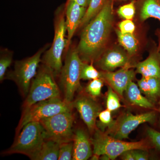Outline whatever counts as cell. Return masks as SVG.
Instances as JSON below:
<instances>
[{"mask_svg": "<svg viewBox=\"0 0 160 160\" xmlns=\"http://www.w3.org/2000/svg\"><path fill=\"white\" fill-rule=\"evenodd\" d=\"M113 15L111 0H106L101 11L82 32L77 50L84 62H93L102 56L112 27Z\"/></svg>", "mask_w": 160, "mask_h": 160, "instance_id": "6da1fadb", "label": "cell"}, {"mask_svg": "<svg viewBox=\"0 0 160 160\" xmlns=\"http://www.w3.org/2000/svg\"><path fill=\"white\" fill-rule=\"evenodd\" d=\"M55 76L52 70L45 64L39 67L23 103V110L41 101L61 98V90L55 80Z\"/></svg>", "mask_w": 160, "mask_h": 160, "instance_id": "7a4b0ae2", "label": "cell"}, {"mask_svg": "<svg viewBox=\"0 0 160 160\" xmlns=\"http://www.w3.org/2000/svg\"><path fill=\"white\" fill-rule=\"evenodd\" d=\"M47 134L39 122H31L23 127L11 147L4 152V154L20 153L27 156L32 160L39 151Z\"/></svg>", "mask_w": 160, "mask_h": 160, "instance_id": "3957f363", "label": "cell"}, {"mask_svg": "<svg viewBox=\"0 0 160 160\" xmlns=\"http://www.w3.org/2000/svg\"><path fill=\"white\" fill-rule=\"evenodd\" d=\"M91 143L93 147V154L101 156L106 155L110 159H115L123 152L134 149L148 150L149 145L146 141L136 142H124L112 137L106 132L96 128L94 132Z\"/></svg>", "mask_w": 160, "mask_h": 160, "instance_id": "277c9868", "label": "cell"}, {"mask_svg": "<svg viewBox=\"0 0 160 160\" xmlns=\"http://www.w3.org/2000/svg\"><path fill=\"white\" fill-rule=\"evenodd\" d=\"M83 63L77 49H69L59 74L63 99L66 102L72 103L76 92L81 88V72Z\"/></svg>", "mask_w": 160, "mask_h": 160, "instance_id": "5b68a950", "label": "cell"}, {"mask_svg": "<svg viewBox=\"0 0 160 160\" xmlns=\"http://www.w3.org/2000/svg\"><path fill=\"white\" fill-rule=\"evenodd\" d=\"M66 33L65 12L58 11L55 21L54 37L52 45L42 59L43 64L49 67L55 76L60 74L63 67V52L65 48H67Z\"/></svg>", "mask_w": 160, "mask_h": 160, "instance_id": "8992f818", "label": "cell"}, {"mask_svg": "<svg viewBox=\"0 0 160 160\" xmlns=\"http://www.w3.org/2000/svg\"><path fill=\"white\" fill-rule=\"evenodd\" d=\"M72 103H68L61 98H54L35 103L23 110L19 123L16 129V136L27 123L40 122L46 118L53 116L63 112L72 110Z\"/></svg>", "mask_w": 160, "mask_h": 160, "instance_id": "52a82bcc", "label": "cell"}, {"mask_svg": "<svg viewBox=\"0 0 160 160\" xmlns=\"http://www.w3.org/2000/svg\"><path fill=\"white\" fill-rule=\"evenodd\" d=\"M47 48L40 49L31 57L16 62L14 70L7 75L8 79L16 83L23 97L26 98L28 94L32 81L37 73L40 63L42 62L41 56Z\"/></svg>", "mask_w": 160, "mask_h": 160, "instance_id": "ba28073f", "label": "cell"}, {"mask_svg": "<svg viewBox=\"0 0 160 160\" xmlns=\"http://www.w3.org/2000/svg\"><path fill=\"white\" fill-rule=\"evenodd\" d=\"M74 120L72 110L43 119L39 122L46 130L47 138L61 144L73 141Z\"/></svg>", "mask_w": 160, "mask_h": 160, "instance_id": "9c48e42d", "label": "cell"}, {"mask_svg": "<svg viewBox=\"0 0 160 160\" xmlns=\"http://www.w3.org/2000/svg\"><path fill=\"white\" fill-rule=\"evenodd\" d=\"M156 118V113L153 111L139 114H132L130 112L125 113L115 121L106 133L118 139L128 138L129 134L138 126L146 122L153 124Z\"/></svg>", "mask_w": 160, "mask_h": 160, "instance_id": "30bf717a", "label": "cell"}, {"mask_svg": "<svg viewBox=\"0 0 160 160\" xmlns=\"http://www.w3.org/2000/svg\"><path fill=\"white\" fill-rule=\"evenodd\" d=\"M72 105L78 112L89 132H94L97 128V119L102 111L101 106L88 94L79 96L73 101Z\"/></svg>", "mask_w": 160, "mask_h": 160, "instance_id": "8fae6325", "label": "cell"}, {"mask_svg": "<svg viewBox=\"0 0 160 160\" xmlns=\"http://www.w3.org/2000/svg\"><path fill=\"white\" fill-rule=\"evenodd\" d=\"M130 65L122 67L115 72H101V78L105 81L118 94L123 96L129 83L135 78V73Z\"/></svg>", "mask_w": 160, "mask_h": 160, "instance_id": "7c38bea8", "label": "cell"}, {"mask_svg": "<svg viewBox=\"0 0 160 160\" xmlns=\"http://www.w3.org/2000/svg\"><path fill=\"white\" fill-rule=\"evenodd\" d=\"M87 8L80 6L74 1L68 0L65 10V18L67 29V48L72 39L86 14Z\"/></svg>", "mask_w": 160, "mask_h": 160, "instance_id": "4fadbf2b", "label": "cell"}, {"mask_svg": "<svg viewBox=\"0 0 160 160\" xmlns=\"http://www.w3.org/2000/svg\"><path fill=\"white\" fill-rule=\"evenodd\" d=\"M96 62L98 67L104 72H112L129 64L128 55L117 49L106 52Z\"/></svg>", "mask_w": 160, "mask_h": 160, "instance_id": "5bb4252c", "label": "cell"}, {"mask_svg": "<svg viewBox=\"0 0 160 160\" xmlns=\"http://www.w3.org/2000/svg\"><path fill=\"white\" fill-rule=\"evenodd\" d=\"M73 154L72 160H86L92 155L91 141L83 129L79 128L75 130L73 136Z\"/></svg>", "mask_w": 160, "mask_h": 160, "instance_id": "9a60e30c", "label": "cell"}, {"mask_svg": "<svg viewBox=\"0 0 160 160\" xmlns=\"http://www.w3.org/2000/svg\"><path fill=\"white\" fill-rule=\"evenodd\" d=\"M136 72L142 77L160 78V53L158 49L152 52L149 56L135 66Z\"/></svg>", "mask_w": 160, "mask_h": 160, "instance_id": "2e32d148", "label": "cell"}, {"mask_svg": "<svg viewBox=\"0 0 160 160\" xmlns=\"http://www.w3.org/2000/svg\"><path fill=\"white\" fill-rule=\"evenodd\" d=\"M138 85L143 94L154 104L160 100V78L142 77L138 80Z\"/></svg>", "mask_w": 160, "mask_h": 160, "instance_id": "e0dca14e", "label": "cell"}, {"mask_svg": "<svg viewBox=\"0 0 160 160\" xmlns=\"http://www.w3.org/2000/svg\"><path fill=\"white\" fill-rule=\"evenodd\" d=\"M125 93L126 99L132 105L148 109L154 108L155 104L146 97L143 96L138 86L133 81L129 83Z\"/></svg>", "mask_w": 160, "mask_h": 160, "instance_id": "ac0fdd59", "label": "cell"}, {"mask_svg": "<svg viewBox=\"0 0 160 160\" xmlns=\"http://www.w3.org/2000/svg\"><path fill=\"white\" fill-rule=\"evenodd\" d=\"M59 143L54 140L46 138L42 146L32 160H58Z\"/></svg>", "mask_w": 160, "mask_h": 160, "instance_id": "d6986e66", "label": "cell"}, {"mask_svg": "<svg viewBox=\"0 0 160 160\" xmlns=\"http://www.w3.org/2000/svg\"><path fill=\"white\" fill-rule=\"evenodd\" d=\"M160 21V0H145L140 13V19L144 21L149 18Z\"/></svg>", "mask_w": 160, "mask_h": 160, "instance_id": "ffe728a7", "label": "cell"}, {"mask_svg": "<svg viewBox=\"0 0 160 160\" xmlns=\"http://www.w3.org/2000/svg\"><path fill=\"white\" fill-rule=\"evenodd\" d=\"M118 41L129 55H132L137 51L138 42L133 33H122L119 30H116Z\"/></svg>", "mask_w": 160, "mask_h": 160, "instance_id": "44dd1931", "label": "cell"}, {"mask_svg": "<svg viewBox=\"0 0 160 160\" xmlns=\"http://www.w3.org/2000/svg\"><path fill=\"white\" fill-rule=\"evenodd\" d=\"M106 1V0H91L79 27H85L92 19L101 11Z\"/></svg>", "mask_w": 160, "mask_h": 160, "instance_id": "7402d4cb", "label": "cell"}, {"mask_svg": "<svg viewBox=\"0 0 160 160\" xmlns=\"http://www.w3.org/2000/svg\"><path fill=\"white\" fill-rule=\"evenodd\" d=\"M99 121L96 123L97 127L101 131L105 132L106 128L109 129L114 124L115 120L112 117L111 111L106 109L102 111L98 115Z\"/></svg>", "mask_w": 160, "mask_h": 160, "instance_id": "603a6c76", "label": "cell"}, {"mask_svg": "<svg viewBox=\"0 0 160 160\" xmlns=\"http://www.w3.org/2000/svg\"><path fill=\"white\" fill-rule=\"evenodd\" d=\"M99 78H101V72L98 71L92 64L84 62L81 70V80H92Z\"/></svg>", "mask_w": 160, "mask_h": 160, "instance_id": "cb8c5ba5", "label": "cell"}, {"mask_svg": "<svg viewBox=\"0 0 160 160\" xmlns=\"http://www.w3.org/2000/svg\"><path fill=\"white\" fill-rule=\"evenodd\" d=\"M122 106L118 94L110 86L108 87L106 97L107 109L112 112L117 110Z\"/></svg>", "mask_w": 160, "mask_h": 160, "instance_id": "d4e9b609", "label": "cell"}, {"mask_svg": "<svg viewBox=\"0 0 160 160\" xmlns=\"http://www.w3.org/2000/svg\"><path fill=\"white\" fill-rule=\"evenodd\" d=\"M104 85V80L101 78L92 80L86 88L87 94L92 98L100 96Z\"/></svg>", "mask_w": 160, "mask_h": 160, "instance_id": "484cf974", "label": "cell"}, {"mask_svg": "<svg viewBox=\"0 0 160 160\" xmlns=\"http://www.w3.org/2000/svg\"><path fill=\"white\" fill-rule=\"evenodd\" d=\"M73 154V141L60 144L59 152V160H72Z\"/></svg>", "mask_w": 160, "mask_h": 160, "instance_id": "4316f807", "label": "cell"}, {"mask_svg": "<svg viewBox=\"0 0 160 160\" xmlns=\"http://www.w3.org/2000/svg\"><path fill=\"white\" fill-rule=\"evenodd\" d=\"M12 54L9 52L1 54L0 58V80L2 82L5 78L7 69L12 62Z\"/></svg>", "mask_w": 160, "mask_h": 160, "instance_id": "83f0119b", "label": "cell"}, {"mask_svg": "<svg viewBox=\"0 0 160 160\" xmlns=\"http://www.w3.org/2000/svg\"><path fill=\"white\" fill-rule=\"evenodd\" d=\"M118 13L121 17L125 20H132L135 13L134 2L132 1L129 4L121 6L118 10Z\"/></svg>", "mask_w": 160, "mask_h": 160, "instance_id": "f1b7e54d", "label": "cell"}, {"mask_svg": "<svg viewBox=\"0 0 160 160\" xmlns=\"http://www.w3.org/2000/svg\"><path fill=\"white\" fill-rule=\"evenodd\" d=\"M147 132L152 146L160 151V132L149 128L147 129Z\"/></svg>", "mask_w": 160, "mask_h": 160, "instance_id": "f546056e", "label": "cell"}, {"mask_svg": "<svg viewBox=\"0 0 160 160\" xmlns=\"http://www.w3.org/2000/svg\"><path fill=\"white\" fill-rule=\"evenodd\" d=\"M120 31L123 33H133L135 30V26L131 20H125L118 25Z\"/></svg>", "mask_w": 160, "mask_h": 160, "instance_id": "4dcf8cb0", "label": "cell"}, {"mask_svg": "<svg viewBox=\"0 0 160 160\" xmlns=\"http://www.w3.org/2000/svg\"><path fill=\"white\" fill-rule=\"evenodd\" d=\"M135 160H146L149 159L148 150L142 149H134L132 150Z\"/></svg>", "mask_w": 160, "mask_h": 160, "instance_id": "1f68e13d", "label": "cell"}, {"mask_svg": "<svg viewBox=\"0 0 160 160\" xmlns=\"http://www.w3.org/2000/svg\"><path fill=\"white\" fill-rule=\"evenodd\" d=\"M120 156L122 160H135L132 150L125 152Z\"/></svg>", "mask_w": 160, "mask_h": 160, "instance_id": "d6a6232c", "label": "cell"}, {"mask_svg": "<svg viewBox=\"0 0 160 160\" xmlns=\"http://www.w3.org/2000/svg\"><path fill=\"white\" fill-rule=\"evenodd\" d=\"M77 3L80 6L88 8L91 0H72Z\"/></svg>", "mask_w": 160, "mask_h": 160, "instance_id": "836d02e7", "label": "cell"}, {"mask_svg": "<svg viewBox=\"0 0 160 160\" xmlns=\"http://www.w3.org/2000/svg\"><path fill=\"white\" fill-rule=\"evenodd\" d=\"M100 156L98 155L97 154H93L92 156L91 157V160H97L100 158Z\"/></svg>", "mask_w": 160, "mask_h": 160, "instance_id": "e575fe53", "label": "cell"}, {"mask_svg": "<svg viewBox=\"0 0 160 160\" xmlns=\"http://www.w3.org/2000/svg\"><path fill=\"white\" fill-rule=\"evenodd\" d=\"M158 37H159V44L158 50H159V51L160 53V32H159V33Z\"/></svg>", "mask_w": 160, "mask_h": 160, "instance_id": "d590c367", "label": "cell"}, {"mask_svg": "<svg viewBox=\"0 0 160 160\" xmlns=\"http://www.w3.org/2000/svg\"><path fill=\"white\" fill-rule=\"evenodd\" d=\"M158 104L159 107L158 109V110L160 114V100L158 102Z\"/></svg>", "mask_w": 160, "mask_h": 160, "instance_id": "8d00e7d4", "label": "cell"}]
</instances>
